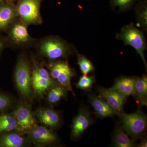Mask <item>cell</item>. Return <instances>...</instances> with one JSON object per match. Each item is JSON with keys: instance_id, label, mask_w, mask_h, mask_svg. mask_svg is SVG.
I'll use <instances>...</instances> for the list:
<instances>
[{"instance_id": "6da1fadb", "label": "cell", "mask_w": 147, "mask_h": 147, "mask_svg": "<svg viewBox=\"0 0 147 147\" xmlns=\"http://www.w3.org/2000/svg\"><path fill=\"white\" fill-rule=\"evenodd\" d=\"M34 47L38 55L49 62L59 59L67 60L69 57L76 53L72 44L57 36H48L37 40Z\"/></svg>"}, {"instance_id": "7a4b0ae2", "label": "cell", "mask_w": 147, "mask_h": 147, "mask_svg": "<svg viewBox=\"0 0 147 147\" xmlns=\"http://www.w3.org/2000/svg\"><path fill=\"white\" fill-rule=\"evenodd\" d=\"M119 116L121 126L134 141L136 142L144 136L147 128V118L142 111V107H138L135 113L129 114L123 112Z\"/></svg>"}, {"instance_id": "3957f363", "label": "cell", "mask_w": 147, "mask_h": 147, "mask_svg": "<svg viewBox=\"0 0 147 147\" xmlns=\"http://www.w3.org/2000/svg\"><path fill=\"white\" fill-rule=\"evenodd\" d=\"M116 39L121 40L125 45L133 47L141 57L145 67L147 63L144 52L146 50L147 42L144 31L135 26L133 23L125 25L116 35Z\"/></svg>"}, {"instance_id": "277c9868", "label": "cell", "mask_w": 147, "mask_h": 147, "mask_svg": "<svg viewBox=\"0 0 147 147\" xmlns=\"http://www.w3.org/2000/svg\"><path fill=\"white\" fill-rule=\"evenodd\" d=\"M27 26L19 17L7 29V43L15 48L27 49L34 47L37 40L29 33Z\"/></svg>"}, {"instance_id": "5b68a950", "label": "cell", "mask_w": 147, "mask_h": 147, "mask_svg": "<svg viewBox=\"0 0 147 147\" xmlns=\"http://www.w3.org/2000/svg\"><path fill=\"white\" fill-rule=\"evenodd\" d=\"M32 65L27 57L21 55L16 63L14 79L17 88L21 95L26 99L31 96Z\"/></svg>"}, {"instance_id": "8992f818", "label": "cell", "mask_w": 147, "mask_h": 147, "mask_svg": "<svg viewBox=\"0 0 147 147\" xmlns=\"http://www.w3.org/2000/svg\"><path fill=\"white\" fill-rule=\"evenodd\" d=\"M31 84L34 92L42 95L51 87L57 84L42 63L32 58Z\"/></svg>"}, {"instance_id": "52a82bcc", "label": "cell", "mask_w": 147, "mask_h": 147, "mask_svg": "<svg viewBox=\"0 0 147 147\" xmlns=\"http://www.w3.org/2000/svg\"><path fill=\"white\" fill-rule=\"evenodd\" d=\"M43 0H18L16 4L18 17L27 26L40 25L42 18L40 8Z\"/></svg>"}, {"instance_id": "ba28073f", "label": "cell", "mask_w": 147, "mask_h": 147, "mask_svg": "<svg viewBox=\"0 0 147 147\" xmlns=\"http://www.w3.org/2000/svg\"><path fill=\"white\" fill-rule=\"evenodd\" d=\"M45 64L51 76L57 83L65 87L75 96L71 87V79L75 76L76 72L69 66L67 60L59 59Z\"/></svg>"}, {"instance_id": "9c48e42d", "label": "cell", "mask_w": 147, "mask_h": 147, "mask_svg": "<svg viewBox=\"0 0 147 147\" xmlns=\"http://www.w3.org/2000/svg\"><path fill=\"white\" fill-rule=\"evenodd\" d=\"M94 123L91 113L88 108L83 105L80 107L79 113L73 119L71 127V137L77 141L82 137L87 129Z\"/></svg>"}, {"instance_id": "30bf717a", "label": "cell", "mask_w": 147, "mask_h": 147, "mask_svg": "<svg viewBox=\"0 0 147 147\" xmlns=\"http://www.w3.org/2000/svg\"><path fill=\"white\" fill-rule=\"evenodd\" d=\"M13 114L17 122L19 132L28 133L37 125L30 108L25 103L19 104Z\"/></svg>"}, {"instance_id": "8fae6325", "label": "cell", "mask_w": 147, "mask_h": 147, "mask_svg": "<svg viewBox=\"0 0 147 147\" xmlns=\"http://www.w3.org/2000/svg\"><path fill=\"white\" fill-rule=\"evenodd\" d=\"M95 90L98 95L103 98L115 111L117 115L124 112V106L126 102L127 97L110 88H106L98 86L95 88Z\"/></svg>"}, {"instance_id": "7c38bea8", "label": "cell", "mask_w": 147, "mask_h": 147, "mask_svg": "<svg viewBox=\"0 0 147 147\" xmlns=\"http://www.w3.org/2000/svg\"><path fill=\"white\" fill-rule=\"evenodd\" d=\"M29 139L37 146H48L58 142L57 135L46 127L36 125L28 132Z\"/></svg>"}, {"instance_id": "4fadbf2b", "label": "cell", "mask_w": 147, "mask_h": 147, "mask_svg": "<svg viewBox=\"0 0 147 147\" xmlns=\"http://www.w3.org/2000/svg\"><path fill=\"white\" fill-rule=\"evenodd\" d=\"M87 95L88 102L94 110L96 117L100 119L113 117L117 115L115 110L103 98L93 93L88 92Z\"/></svg>"}, {"instance_id": "5bb4252c", "label": "cell", "mask_w": 147, "mask_h": 147, "mask_svg": "<svg viewBox=\"0 0 147 147\" xmlns=\"http://www.w3.org/2000/svg\"><path fill=\"white\" fill-rule=\"evenodd\" d=\"M18 17L14 3L4 1L0 4V32L7 30Z\"/></svg>"}, {"instance_id": "9a60e30c", "label": "cell", "mask_w": 147, "mask_h": 147, "mask_svg": "<svg viewBox=\"0 0 147 147\" xmlns=\"http://www.w3.org/2000/svg\"><path fill=\"white\" fill-rule=\"evenodd\" d=\"M137 78V76H120L110 88L127 98L130 96H133Z\"/></svg>"}, {"instance_id": "2e32d148", "label": "cell", "mask_w": 147, "mask_h": 147, "mask_svg": "<svg viewBox=\"0 0 147 147\" xmlns=\"http://www.w3.org/2000/svg\"><path fill=\"white\" fill-rule=\"evenodd\" d=\"M36 117L42 123L50 128L55 129L59 126L61 116L57 111L49 108H40L37 111Z\"/></svg>"}, {"instance_id": "e0dca14e", "label": "cell", "mask_w": 147, "mask_h": 147, "mask_svg": "<svg viewBox=\"0 0 147 147\" xmlns=\"http://www.w3.org/2000/svg\"><path fill=\"white\" fill-rule=\"evenodd\" d=\"M138 107L147 106V76L144 74L137 77L134 86V94Z\"/></svg>"}, {"instance_id": "ac0fdd59", "label": "cell", "mask_w": 147, "mask_h": 147, "mask_svg": "<svg viewBox=\"0 0 147 147\" xmlns=\"http://www.w3.org/2000/svg\"><path fill=\"white\" fill-rule=\"evenodd\" d=\"M112 145L115 147H135V141L127 135L120 124L117 125L113 132Z\"/></svg>"}, {"instance_id": "d6986e66", "label": "cell", "mask_w": 147, "mask_h": 147, "mask_svg": "<svg viewBox=\"0 0 147 147\" xmlns=\"http://www.w3.org/2000/svg\"><path fill=\"white\" fill-rule=\"evenodd\" d=\"M26 143V139L17 132L9 131L0 136L1 147H22Z\"/></svg>"}, {"instance_id": "ffe728a7", "label": "cell", "mask_w": 147, "mask_h": 147, "mask_svg": "<svg viewBox=\"0 0 147 147\" xmlns=\"http://www.w3.org/2000/svg\"><path fill=\"white\" fill-rule=\"evenodd\" d=\"M137 26L143 31L147 30V1H139L134 9Z\"/></svg>"}, {"instance_id": "44dd1931", "label": "cell", "mask_w": 147, "mask_h": 147, "mask_svg": "<svg viewBox=\"0 0 147 147\" xmlns=\"http://www.w3.org/2000/svg\"><path fill=\"white\" fill-rule=\"evenodd\" d=\"M47 94V101L51 104H57L67 96L69 91L65 87L57 84L51 87Z\"/></svg>"}, {"instance_id": "7402d4cb", "label": "cell", "mask_w": 147, "mask_h": 147, "mask_svg": "<svg viewBox=\"0 0 147 147\" xmlns=\"http://www.w3.org/2000/svg\"><path fill=\"white\" fill-rule=\"evenodd\" d=\"M15 130L19 132L17 122L13 113L0 115V134Z\"/></svg>"}, {"instance_id": "603a6c76", "label": "cell", "mask_w": 147, "mask_h": 147, "mask_svg": "<svg viewBox=\"0 0 147 147\" xmlns=\"http://www.w3.org/2000/svg\"><path fill=\"white\" fill-rule=\"evenodd\" d=\"M77 59V64L83 75H88V74L94 71V65L86 56L78 54Z\"/></svg>"}, {"instance_id": "cb8c5ba5", "label": "cell", "mask_w": 147, "mask_h": 147, "mask_svg": "<svg viewBox=\"0 0 147 147\" xmlns=\"http://www.w3.org/2000/svg\"><path fill=\"white\" fill-rule=\"evenodd\" d=\"M96 82L94 74L88 76L83 75L75 84L76 88L87 92L91 91L94 84Z\"/></svg>"}, {"instance_id": "d4e9b609", "label": "cell", "mask_w": 147, "mask_h": 147, "mask_svg": "<svg viewBox=\"0 0 147 147\" xmlns=\"http://www.w3.org/2000/svg\"><path fill=\"white\" fill-rule=\"evenodd\" d=\"M137 0H111L110 7L113 9L118 7L119 12H125L131 9Z\"/></svg>"}, {"instance_id": "484cf974", "label": "cell", "mask_w": 147, "mask_h": 147, "mask_svg": "<svg viewBox=\"0 0 147 147\" xmlns=\"http://www.w3.org/2000/svg\"><path fill=\"white\" fill-rule=\"evenodd\" d=\"M11 103V100L8 96L0 94V111L8 108Z\"/></svg>"}, {"instance_id": "4316f807", "label": "cell", "mask_w": 147, "mask_h": 147, "mask_svg": "<svg viewBox=\"0 0 147 147\" xmlns=\"http://www.w3.org/2000/svg\"><path fill=\"white\" fill-rule=\"evenodd\" d=\"M7 44L6 39L0 36V55Z\"/></svg>"}, {"instance_id": "83f0119b", "label": "cell", "mask_w": 147, "mask_h": 147, "mask_svg": "<svg viewBox=\"0 0 147 147\" xmlns=\"http://www.w3.org/2000/svg\"><path fill=\"white\" fill-rule=\"evenodd\" d=\"M137 147H147V139L146 136H144L141 139V142L139 144L137 145Z\"/></svg>"}, {"instance_id": "f1b7e54d", "label": "cell", "mask_w": 147, "mask_h": 147, "mask_svg": "<svg viewBox=\"0 0 147 147\" xmlns=\"http://www.w3.org/2000/svg\"><path fill=\"white\" fill-rule=\"evenodd\" d=\"M17 1H18V0H4V1L7 2L14 3V2H15Z\"/></svg>"}, {"instance_id": "f546056e", "label": "cell", "mask_w": 147, "mask_h": 147, "mask_svg": "<svg viewBox=\"0 0 147 147\" xmlns=\"http://www.w3.org/2000/svg\"><path fill=\"white\" fill-rule=\"evenodd\" d=\"M4 1V0H0V4L3 2Z\"/></svg>"}]
</instances>
